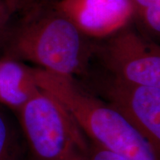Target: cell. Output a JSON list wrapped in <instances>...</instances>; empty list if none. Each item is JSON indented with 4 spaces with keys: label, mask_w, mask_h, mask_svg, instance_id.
Returning a JSON list of instances; mask_svg holds the SVG:
<instances>
[{
    "label": "cell",
    "mask_w": 160,
    "mask_h": 160,
    "mask_svg": "<svg viewBox=\"0 0 160 160\" xmlns=\"http://www.w3.org/2000/svg\"><path fill=\"white\" fill-rule=\"evenodd\" d=\"M85 160H131L125 156L110 151L92 142L88 146Z\"/></svg>",
    "instance_id": "11"
},
{
    "label": "cell",
    "mask_w": 160,
    "mask_h": 160,
    "mask_svg": "<svg viewBox=\"0 0 160 160\" xmlns=\"http://www.w3.org/2000/svg\"><path fill=\"white\" fill-rule=\"evenodd\" d=\"M115 33L102 53L104 63L114 77L160 87L159 48L131 30L122 28Z\"/></svg>",
    "instance_id": "4"
},
{
    "label": "cell",
    "mask_w": 160,
    "mask_h": 160,
    "mask_svg": "<svg viewBox=\"0 0 160 160\" xmlns=\"http://www.w3.org/2000/svg\"><path fill=\"white\" fill-rule=\"evenodd\" d=\"M39 89L31 68L18 60L0 59V103L17 111Z\"/></svg>",
    "instance_id": "7"
},
{
    "label": "cell",
    "mask_w": 160,
    "mask_h": 160,
    "mask_svg": "<svg viewBox=\"0 0 160 160\" xmlns=\"http://www.w3.org/2000/svg\"><path fill=\"white\" fill-rule=\"evenodd\" d=\"M38 87L53 97L92 142L131 160H159V155L108 103L80 89L73 78L31 68Z\"/></svg>",
    "instance_id": "2"
},
{
    "label": "cell",
    "mask_w": 160,
    "mask_h": 160,
    "mask_svg": "<svg viewBox=\"0 0 160 160\" xmlns=\"http://www.w3.org/2000/svg\"><path fill=\"white\" fill-rule=\"evenodd\" d=\"M0 160H25L19 132L7 113L0 109Z\"/></svg>",
    "instance_id": "8"
},
{
    "label": "cell",
    "mask_w": 160,
    "mask_h": 160,
    "mask_svg": "<svg viewBox=\"0 0 160 160\" xmlns=\"http://www.w3.org/2000/svg\"><path fill=\"white\" fill-rule=\"evenodd\" d=\"M139 14L149 29L159 34L160 31V2L146 8Z\"/></svg>",
    "instance_id": "10"
},
{
    "label": "cell",
    "mask_w": 160,
    "mask_h": 160,
    "mask_svg": "<svg viewBox=\"0 0 160 160\" xmlns=\"http://www.w3.org/2000/svg\"><path fill=\"white\" fill-rule=\"evenodd\" d=\"M55 7L82 34L96 38L124 28L135 12L131 0H59Z\"/></svg>",
    "instance_id": "6"
},
{
    "label": "cell",
    "mask_w": 160,
    "mask_h": 160,
    "mask_svg": "<svg viewBox=\"0 0 160 160\" xmlns=\"http://www.w3.org/2000/svg\"><path fill=\"white\" fill-rule=\"evenodd\" d=\"M21 11L0 42L6 58L26 60L70 78L85 68L88 51L82 33L55 5L28 0Z\"/></svg>",
    "instance_id": "1"
},
{
    "label": "cell",
    "mask_w": 160,
    "mask_h": 160,
    "mask_svg": "<svg viewBox=\"0 0 160 160\" xmlns=\"http://www.w3.org/2000/svg\"><path fill=\"white\" fill-rule=\"evenodd\" d=\"M17 112L31 160L86 159L83 133L50 93L39 89Z\"/></svg>",
    "instance_id": "3"
},
{
    "label": "cell",
    "mask_w": 160,
    "mask_h": 160,
    "mask_svg": "<svg viewBox=\"0 0 160 160\" xmlns=\"http://www.w3.org/2000/svg\"><path fill=\"white\" fill-rule=\"evenodd\" d=\"M28 0H0V42L13 17Z\"/></svg>",
    "instance_id": "9"
},
{
    "label": "cell",
    "mask_w": 160,
    "mask_h": 160,
    "mask_svg": "<svg viewBox=\"0 0 160 160\" xmlns=\"http://www.w3.org/2000/svg\"><path fill=\"white\" fill-rule=\"evenodd\" d=\"M134 7L135 11H137L138 13L141 12L146 8L149 7L153 4L159 2L160 0H131Z\"/></svg>",
    "instance_id": "12"
},
{
    "label": "cell",
    "mask_w": 160,
    "mask_h": 160,
    "mask_svg": "<svg viewBox=\"0 0 160 160\" xmlns=\"http://www.w3.org/2000/svg\"><path fill=\"white\" fill-rule=\"evenodd\" d=\"M110 105L148 142L159 155L160 87L113 79L105 87Z\"/></svg>",
    "instance_id": "5"
}]
</instances>
